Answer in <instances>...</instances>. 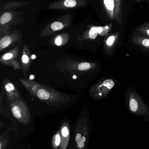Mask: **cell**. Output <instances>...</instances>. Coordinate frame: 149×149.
Here are the masks:
<instances>
[{"label":"cell","instance_id":"cell-19","mask_svg":"<svg viewBox=\"0 0 149 149\" xmlns=\"http://www.w3.org/2000/svg\"><path fill=\"white\" fill-rule=\"evenodd\" d=\"M141 44L145 47L149 49V39H144L141 41Z\"/></svg>","mask_w":149,"mask_h":149},{"label":"cell","instance_id":"cell-20","mask_svg":"<svg viewBox=\"0 0 149 149\" xmlns=\"http://www.w3.org/2000/svg\"><path fill=\"white\" fill-rule=\"evenodd\" d=\"M55 42L56 45L57 46H60L61 45L62 43V38L61 36H58L56 37Z\"/></svg>","mask_w":149,"mask_h":149},{"label":"cell","instance_id":"cell-23","mask_svg":"<svg viewBox=\"0 0 149 149\" xmlns=\"http://www.w3.org/2000/svg\"><path fill=\"white\" fill-rule=\"evenodd\" d=\"M116 1H119V0H116Z\"/></svg>","mask_w":149,"mask_h":149},{"label":"cell","instance_id":"cell-9","mask_svg":"<svg viewBox=\"0 0 149 149\" xmlns=\"http://www.w3.org/2000/svg\"><path fill=\"white\" fill-rule=\"evenodd\" d=\"M15 56L13 53H8L5 54L1 57V61L2 64L9 67H13L14 70L21 69L19 64L15 61Z\"/></svg>","mask_w":149,"mask_h":149},{"label":"cell","instance_id":"cell-3","mask_svg":"<svg viewBox=\"0 0 149 149\" xmlns=\"http://www.w3.org/2000/svg\"><path fill=\"white\" fill-rule=\"evenodd\" d=\"M116 84L112 78L101 79L92 85L89 91V94L95 101H99L106 97Z\"/></svg>","mask_w":149,"mask_h":149},{"label":"cell","instance_id":"cell-2","mask_svg":"<svg viewBox=\"0 0 149 149\" xmlns=\"http://www.w3.org/2000/svg\"><path fill=\"white\" fill-rule=\"evenodd\" d=\"M127 109L134 116H141L149 122V108L134 88L130 87L125 92Z\"/></svg>","mask_w":149,"mask_h":149},{"label":"cell","instance_id":"cell-7","mask_svg":"<svg viewBox=\"0 0 149 149\" xmlns=\"http://www.w3.org/2000/svg\"><path fill=\"white\" fill-rule=\"evenodd\" d=\"M3 84L6 95L9 101L11 102L21 98L18 89L10 80L8 78H5L3 80Z\"/></svg>","mask_w":149,"mask_h":149},{"label":"cell","instance_id":"cell-11","mask_svg":"<svg viewBox=\"0 0 149 149\" xmlns=\"http://www.w3.org/2000/svg\"><path fill=\"white\" fill-rule=\"evenodd\" d=\"M9 137L7 132H3L0 137V149H6L9 143Z\"/></svg>","mask_w":149,"mask_h":149},{"label":"cell","instance_id":"cell-15","mask_svg":"<svg viewBox=\"0 0 149 149\" xmlns=\"http://www.w3.org/2000/svg\"><path fill=\"white\" fill-rule=\"evenodd\" d=\"M12 19V15L11 14L8 13H6L1 18L0 22L2 24H6L10 21Z\"/></svg>","mask_w":149,"mask_h":149},{"label":"cell","instance_id":"cell-22","mask_svg":"<svg viewBox=\"0 0 149 149\" xmlns=\"http://www.w3.org/2000/svg\"><path fill=\"white\" fill-rule=\"evenodd\" d=\"M31 58H33V59H34V58H36V56L34 55H33L31 56Z\"/></svg>","mask_w":149,"mask_h":149},{"label":"cell","instance_id":"cell-21","mask_svg":"<svg viewBox=\"0 0 149 149\" xmlns=\"http://www.w3.org/2000/svg\"><path fill=\"white\" fill-rule=\"evenodd\" d=\"M146 33H147V35L149 36V29H148V30L146 31Z\"/></svg>","mask_w":149,"mask_h":149},{"label":"cell","instance_id":"cell-13","mask_svg":"<svg viewBox=\"0 0 149 149\" xmlns=\"http://www.w3.org/2000/svg\"><path fill=\"white\" fill-rule=\"evenodd\" d=\"M103 28L102 27H94L91 28L89 33V36L91 39H95L98 33L100 34L103 31Z\"/></svg>","mask_w":149,"mask_h":149},{"label":"cell","instance_id":"cell-12","mask_svg":"<svg viewBox=\"0 0 149 149\" xmlns=\"http://www.w3.org/2000/svg\"><path fill=\"white\" fill-rule=\"evenodd\" d=\"M61 133L60 131H58L53 137L52 139V147L54 149H57L61 146Z\"/></svg>","mask_w":149,"mask_h":149},{"label":"cell","instance_id":"cell-4","mask_svg":"<svg viewBox=\"0 0 149 149\" xmlns=\"http://www.w3.org/2000/svg\"><path fill=\"white\" fill-rule=\"evenodd\" d=\"M13 116L20 123L28 125L31 122L29 108L25 101L21 98L11 101L9 104Z\"/></svg>","mask_w":149,"mask_h":149},{"label":"cell","instance_id":"cell-5","mask_svg":"<svg viewBox=\"0 0 149 149\" xmlns=\"http://www.w3.org/2000/svg\"><path fill=\"white\" fill-rule=\"evenodd\" d=\"M89 136L88 120L87 117H83L78 120L75 129V141L77 148H84L88 144Z\"/></svg>","mask_w":149,"mask_h":149},{"label":"cell","instance_id":"cell-6","mask_svg":"<svg viewBox=\"0 0 149 149\" xmlns=\"http://www.w3.org/2000/svg\"><path fill=\"white\" fill-rule=\"evenodd\" d=\"M95 63L83 62L68 63L63 66L60 67L61 71L70 73H77L80 72H87L91 71L96 68Z\"/></svg>","mask_w":149,"mask_h":149},{"label":"cell","instance_id":"cell-18","mask_svg":"<svg viewBox=\"0 0 149 149\" xmlns=\"http://www.w3.org/2000/svg\"><path fill=\"white\" fill-rule=\"evenodd\" d=\"M115 40H116V38L114 36H111L109 38L107 39V41L106 42V44L107 46L108 47H112L114 44V42H115Z\"/></svg>","mask_w":149,"mask_h":149},{"label":"cell","instance_id":"cell-1","mask_svg":"<svg viewBox=\"0 0 149 149\" xmlns=\"http://www.w3.org/2000/svg\"><path fill=\"white\" fill-rule=\"evenodd\" d=\"M19 81L33 97L48 105L58 106L71 100L67 94L36 81L26 78H20Z\"/></svg>","mask_w":149,"mask_h":149},{"label":"cell","instance_id":"cell-17","mask_svg":"<svg viewBox=\"0 0 149 149\" xmlns=\"http://www.w3.org/2000/svg\"><path fill=\"white\" fill-rule=\"evenodd\" d=\"M77 2L75 0H65L64 2V5L68 8H73L75 6Z\"/></svg>","mask_w":149,"mask_h":149},{"label":"cell","instance_id":"cell-8","mask_svg":"<svg viewBox=\"0 0 149 149\" xmlns=\"http://www.w3.org/2000/svg\"><path fill=\"white\" fill-rule=\"evenodd\" d=\"M60 131L61 142L60 147L61 149H66L68 147L70 138V128L68 122L63 123L61 126Z\"/></svg>","mask_w":149,"mask_h":149},{"label":"cell","instance_id":"cell-10","mask_svg":"<svg viewBox=\"0 0 149 149\" xmlns=\"http://www.w3.org/2000/svg\"><path fill=\"white\" fill-rule=\"evenodd\" d=\"M104 2L110 17L111 19H112L115 6L114 0H104Z\"/></svg>","mask_w":149,"mask_h":149},{"label":"cell","instance_id":"cell-16","mask_svg":"<svg viewBox=\"0 0 149 149\" xmlns=\"http://www.w3.org/2000/svg\"><path fill=\"white\" fill-rule=\"evenodd\" d=\"M51 27V28L54 31H57V30H61L63 29L64 26L61 22H56L52 23Z\"/></svg>","mask_w":149,"mask_h":149},{"label":"cell","instance_id":"cell-14","mask_svg":"<svg viewBox=\"0 0 149 149\" xmlns=\"http://www.w3.org/2000/svg\"><path fill=\"white\" fill-rule=\"evenodd\" d=\"M12 41L11 38L9 36H5V37H3L0 41L1 50H2L3 49L8 47L11 44Z\"/></svg>","mask_w":149,"mask_h":149}]
</instances>
